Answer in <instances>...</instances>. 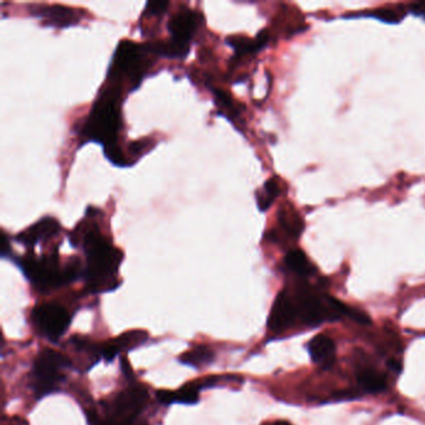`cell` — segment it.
Here are the masks:
<instances>
[{"instance_id":"cell-1","label":"cell","mask_w":425,"mask_h":425,"mask_svg":"<svg viewBox=\"0 0 425 425\" xmlns=\"http://www.w3.org/2000/svg\"><path fill=\"white\" fill-rule=\"evenodd\" d=\"M69 237L72 246H80L87 256L84 274L89 284L103 286L108 279L114 277L122 261V252L106 240L93 217L84 218Z\"/></svg>"},{"instance_id":"cell-2","label":"cell","mask_w":425,"mask_h":425,"mask_svg":"<svg viewBox=\"0 0 425 425\" xmlns=\"http://www.w3.org/2000/svg\"><path fill=\"white\" fill-rule=\"evenodd\" d=\"M121 93L122 90L111 85L99 93L82 127V137L87 141L98 142L104 148L118 142L121 129Z\"/></svg>"},{"instance_id":"cell-3","label":"cell","mask_w":425,"mask_h":425,"mask_svg":"<svg viewBox=\"0 0 425 425\" xmlns=\"http://www.w3.org/2000/svg\"><path fill=\"white\" fill-rule=\"evenodd\" d=\"M148 54L153 53L148 44L141 45L131 40L120 42L109 66V85L122 90L126 84H132L134 89H137L150 68Z\"/></svg>"},{"instance_id":"cell-4","label":"cell","mask_w":425,"mask_h":425,"mask_svg":"<svg viewBox=\"0 0 425 425\" xmlns=\"http://www.w3.org/2000/svg\"><path fill=\"white\" fill-rule=\"evenodd\" d=\"M200 14L187 6H181L170 19L169 42L148 44L153 54L169 59H184L190 53L191 42L200 25Z\"/></svg>"},{"instance_id":"cell-5","label":"cell","mask_w":425,"mask_h":425,"mask_svg":"<svg viewBox=\"0 0 425 425\" xmlns=\"http://www.w3.org/2000/svg\"><path fill=\"white\" fill-rule=\"evenodd\" d=\"M19 267L32 284L40 291L56 288L61 284H69L65 268L59 266V257L54 252L49 256L37 258L27 256L19 261Z\"/></svg>"},{"instance_id":"cell-6","label":"cell","mask_w":425,"mask_h":425,"mask_svg":"<svg viewBox=\"0 0 425 425\" xmlns=\"http://www.w3.org/2000/svg\"><path fill=\"white\" fill-rule=\"evenodd\" d=\"M70 367V360L53 349H44L34 363V389L39 397L56 391L63 379L61 372Z\"/></svg>"},{"instance_id":"cell-7","label":"cell","mask_w":425,"mask_h":425,"mask_svg":"<svg viewBox=\"0 0 425 425\" xmlns=\"http://www.w3.org/2000/svg\"><path fill=\"white\" fill-rule=\"evenodd\" d=\"M33 318L39 329L51 341L61 338L70 324L65 308L55 303H44L34 310Z\"/></svg>"},{"instance_id":"cell-8","label":"cell","mask_w":425,"mask_h":425,"mask_svg":"<svg viewBox=\"0 0 425 425\" xmlns=\"http://www.w3.org/2000/svg\"><path fill=\"white\" fill-rule=\"evenodd\" d=\"M34 17L39 18L44 25L64 29L74 27L82 22V9L61 6V4H35L30 8Z\"/></svg>"},{"instance_id":"cell-9","label":"cell","mask_w":425,"mask_h":425,"mask_svg":"<svg viewBox=\"0 0 425 425\" xmlns=\"http://www.w3.org/2000/svg\"><path fill=\"white\" fill-rule=\"evenodd\" d=\"M298 316L295 300L291 298L287 291H282L273 303L268 318V328L273 332H282L291 327Z\"/></svg>"},{"instance_id":"cell-10","label":"cell","mask_w":425,"mask_h":425,"mask_svg":"<svg viewBox=\"0 0 425 425\" xmlns=\"http://www.w3.org/2000/svg\"><path fill=\"white\" fill-rule=\"evenodd\" d=\"M61 226L58 220L53 217H44L18 234L17 241L27 248H33L39 242L49 240L56 234H61Z\"/></svg>"},{"instance_id":"cell-11","label":"cell","mask_w":425,"mask_h":425,"mask_svg":"<svg viewBox=\"0 0 425 425\" xmlns=\"http://www.w3.org/2000/svg\"><path fill=\"white\" fill-rule=\"evenodd\" d=\"M146 400V392L142 388L129 389L121 393L116 399V412L118 415L124 419V425L131 423V420L137 417L141 410Z\"/></svg>"},{"instance_id":"cell-12","label":"cell","mask_w":425,"mask_h":425,"mask_svg":"<svg viewBox=\"0 0 425 425\" xmlns=\"http://www.w3.org/2000/svg\"><path fill=\"white\" fill-rule=\"evenodd\" d=\"M308 352L313 363L323 369H329L336 360V344L331 337L318 334L308 343Z\"/></svg>"},{"instance_id":"cell-13","label":"cell","mask_w":425,"mask_h":425,"mask_svg":"<svg viewBox=\"0 0 425 425\" xmlns=\"http://www.w3.org/2000/svg\"><path fill=\"white\" fill-rule=\"evenodd\" d=\"M278 227L287 237L297 240L305 229V224L297 210L292 205L286 203L278 211Z\"/></svg>"},{"instance_id":"cell-14","label":"cell","mask_w":425,"mask_h":425,"mask_svg":"<svg viewBox=\"0 0 425 425\" xmlns=\"http://www.w3.org/2000/svg\"><path fill=\"white\" fill-rule=\"evenodd\" d=\"M269 42V35L267 30H262L261 33L257 35V38H245L242 35H232L226 38V43L234 50L237 56H245V55L255 54L260 51L262 48H265Z\"/></svg>"},{"instance_id":"cell-15","label":"cell","mask_w":425,"mask_h":425,"mask_svg":"<svg viewBox=\"0 0 425 425\" xmlns=\"http://www.w3.org/2000/svg\"><path fill=\"white\" fill-rule=\"evenodd\" d=\"M284 265L286 267L288 268L289 271L302 276V277H307V276H311L316 271V268L313 267L308 257L305 256L303 252L300 250H291V251L286 255L284 258Z\"/></svg>"},{"instance_id":"cell-16","label":"cell","mask_w":425,"mask_h":425,"mask_svg":"<svg viewBox=\"0 0 425 425\" xmlns=\"http://www.w3.org/2000/svg\"><path fill=\"white\" fill-rule=\"evenodd\" d=\"M281 195V182L278 177H272L266 181L261 190L256 192L257 206L260 211L265 212L272 206L273 202Z\"/></svg>"},{"instance_id":"cell-17","label":"cell","mask_w":425,"mask_h":425,"mask_svg":"<svg viewBox=\"0 0 425 425\" xmlns=\"http://www.w3.org/2000/svg\"><path fill=\"white\" fill-rule=\"evenodd\" d=\"M358 383L365 392L376 393L383 392L387 389V378L382 373L374 369H364L358 373Z\"/></svg>"},{"instance_id":"cell-18","label":"cell","mask_w":425,"mask_h":425,"mask_svg":"<svg viewBox=\"0 0 425 425\" xmlns=\"http://www.w3.org/2000/svg\"><path fill=\"white\" fill-rule=\"evenodd\" d=\"M215 355L208 345H196L194 348L185 352L181 355L179 360L182 364L191 365V367H203V365L212 363Z\"/></svg>"},{"instance_id":"cell-19","label":"cell","mask_w":425,"mask_h":425,"mask_svg":"<svg viewBox=\"0 0 425 425\" xmlns=\"http://www.w3.org/2000/svg\"><path fill=\"white\" fill-rule=\"evenodd\" d=\"M148 333L145 331H130V332L121 334L119 338L114 339L116 348L121 350H131V349L137 348L139 345L145 343L148 341Z\"/></svg>"},{"instance_id":"cell-20","label":"cell","mask_w":425,"mask_h":425,"mask_svg":"<svg viewBox=\"0 0 425 425\" xmlns=\"http://www.w3.org/2000/svg\"><path fill=\"white\" fill-rule=\"evenodd\" d=\"M405 14H407V9L404 6H395V8H381V9H376L374 11L365 13L363 15H365V17L376 18V19H379L382 22L394 24V23L400 22Z\"/></svg>"},{"instance_id":"cell-21","label":"cell","mask_w":425,"mask_h":425,"mask_svg":"<svg viewBox=\"0 0 425 425\" xmlns=\"http://www.w3.org/2000/svg\"><path fill=\"white\" fill-rule=\"evenodd\" d=\"M213 94H215V99H216V104H217L218 109L224 111L226 116L229 119L234 120V119H237L240 116L239 105L234 103V100L231 95L224 93V91L220 90V89H215Z\"/></svg>"},{"instance_id":"cell-22","label":"cell","mask_w":425,"mask_h":425,"mask_svg":"<svg viewBox=\"0 0 425 425\" xmlns=\"http://www.w3.org/2000/svg\"><path fill=\"white\" fill-rule=\"evenodd\" d=\"M200 386L197 383H189L180 391L176 392V402L182 404H195L198 402V393H200Z\"/></svg>"},{"instance_id":"cell-23","label":"cell","mask_w":425,"mask_h":425,"mask_svg":"<svg viewBox=\"0 0 425 425\" xmlns=\"http://www.w3.org/2000/svg\"><path fill=\"white\" fill-rule=\"evenodd\" d=\"M169 1H148L144 11V15L148 17H163L167 8H169Z\"/></svg>"},{"instance_id":"cell-24","label":"cell","mask_w":425,"mask_h":425,"mask_svg":"<svg viewBox=\"0 0 425 425\" xmlns=\"http://www.w3.org/2000/svg\"><path fill=\"white\" fill-rule=\"evenodd\" d=\"M118 353H119V349L116 348V345H115L113 341L109 342V343L105 344L104 347L101 348V355L104 357L106 362L114 360Z\"/></svg>"},{"instance_id":"cell-25","label":"cell","mask_w":425,"mask_h":425,"mask_svg":"<svg viewBox=\"0 0 425 425\" xmlns=\"http://www.w3.org/2000/svg\"><path fill=\"white\" fill-rule=\"evenodd\" d=\"M156 398H158L160 403L165 404V405H170V404L176 402V392H170V391H158L156 393Z\"/></svg>"},{"instance_id":"cell-26","label":"cell","mask_w":425,"mask_h":425,"mask_svg":"<svg viewBox=\"0 0 425 425\" xmlns=\"http://www.w3.org/2000/svg\"><path fill=\"white\" fill-rule=\"evenodd\" d=\"M0 252L1 256L6 257L11 253V246H9V239L4 231H1V243H0Z\"/></svg>"},{"instance_id":"cell-27","label":"cell","mask_w":425,"mask_h":425,"mask_svg":"<svg viewBox=\"0 0 425 425\" xmlns=\"http://www.w3.org/2000/svg\"><path fill=\"white\" fill-rule=\"evenodd\" d=\"M409 9L413 11L415 15H418V17H425V1L410 4Z\"/></svg>"},{"instance_id":"cell-28","label":"cell","mask_w":425,"mask_h":425,"mask_svg":"<svg viewBox=\"0 0 425 425\" xmlns=\"http://www.w3.org/2000/svg\"><path fill=\"white\" fill-rule=\"evenodd\" d=\"M389 368L392 369L393 372H395V373H400L402 372V364L397 362V360H389Z\"/></svg>"},{"instance_id":"cell-29","label":"cell","mask_w":425,"mask_h":425,"mask_svg":"<svg viewBox=\"0 0 425 425\" xmlns=\"http://www.w3.org/2000/svg\"><path fill=\"white\" fill-rule=\"evenodd\" d=\"M122 369H124V373H125L126 376H132V374H131V373H132V371H131L130 364L127 363V360H122Z\"/></svg>"},{"instance_id":"cell-30","label":"cell","mask_w":425,"mask_h":425,"mask_svg":"<svg viewBox=\"0 0 425 425\" xmlns=\"http://www.w3.org/2000/svg\"><path fill=\"white\" fill-rule=\"evenodd\" d=\"M272 425H291L287 421H276V423H273Z\"/></svg>"},{"instance_id":"cell-31","label":"cell","mask_w":425,"mask_h":425,"mask_svg":"<svg viewBox=\"0 0 425 425\" xmlns=\"http://www.w3.org/2000/svg\"><path fill=\"white\" fill-rule=\"evenodd\" d=\"M106 425H115V424H106Z\"/></svg>"}]
</instances>
